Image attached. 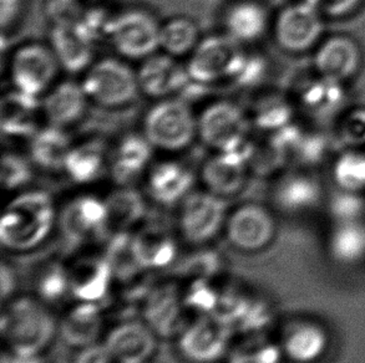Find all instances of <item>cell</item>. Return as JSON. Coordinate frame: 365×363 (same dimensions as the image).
Listing matches in <instances>:
<instances>
[{"mask_svg":"<svg viewBox=\"0 0 365 363\" xmlns=\"http://www.w3.org/2000/svg\"><path fill=\"white\" fill-rule=\"evenodd\" d=\"M41 113V100L19 90L11 89L1 98L0 121L1 132L11 140H28L39 130L38 115Z\"/></svg>","mask_w":365,"mask_h":363,"instance_id":"44dd1931","label":"cell"},{"mask_svg":"<svg viewBox=\"0 0 365 363\" xmlns=\"http://www.w3.org/2000/svg\"><path fill=\"white\" fill-rule=\"evenodd\" d=\"M227 199L211 191H192L178 204L180 236L192 246H207L225 231L228 216Z\"/></svg>","mask_w":365,"mask_h":363,"instance_id":"8992f818","label":"cell"},{"mask_svg":"<svg viewBox=\"0 0 365 363\" xmlns=\"http://www.w3.org/2000/svg\"><path fill=\"white\" fill-rule=\"evenodd\" d=\"M160 29L148 11L128 10L113 16L108 40L123 59L143 61L160 49Z\"/></svg>","mask_w":365,"mask_h":363,"instance_id":"30bf717a","label":"cell"},{"mask_svg":"<svg viewBox=\"0 0 365 363\" xmlns=\"http://www.w3.org/2000/svg\"><path fill=\"white\" fill-rule=\"evenodd\" d=\"M235 332L221 314L198 315L190 320L178 337V349L191 363H217L227 357Z\"/></svg>","mask_w":365,"mask_h":363,"instance_id":"52a82bcc","label":"cell"},{"mask_svg":"<svg viewBox=\"0 0 365 363\" xmlns=\"http://www.w3.org/2000/svg\"><path fill=\"white\" fill-rule=\"evenodd\" d=\"M158 335L145 321L128 320L114 326L104 342L119 363H148L158 347Z\"/></svg>","mask_w":365,"mask_h":363,"instance_id":"2e32d148","label":"cell"},{"mask_svg":"<svg viewBox=\"0 0 365 363\" xmlns=\"http://www.w3.org/2000/svg\"><path fill=\"white\" fill-rule=\"evenodd\" d=\"M43 9L51 26L76 25L86 10L83 0H45Z\"/></svg>","mask_w":365,"mask_h":363,"instance_id":"60d3db41","label":"cell"},{"mask_svg":"<svg viewBox=\"0 0 365 363\" xmlns=\"http://www.w3.org/2000/svg\"><path fill=\"white\" fill-rule=\"evenodd\" d=\"M365 211V203L359 193L343 191L331 201V213L338 221L354 223Z\"/></svg>","mask_w":365,"mask_h":363,"instance_id":"ee69618b","label":"cell"},{"mask_svg":"<svg viewBox=\"0 0 365 363\" xmlns=\"http://www.w3.org/2000/svg\"><path fill=\"white\" fill-rule=\"evenodd\" d=\"M361 54L354 40L336 35L326 40L314 55L317 74L327 79L344 83L361 69Z\"/></svg>","mask_w":365,"mask_h":363,"instance_id":"ffe728a7","label":"cell"},{"mask_svg":"<svg viewBox=\"0 0 365 363\" xmlns=\"http://www.w3.org/2000/svg\"><path fill=\"white\" fill-rule=\"evenodd\" d=\"M190 259L185 261L181 269L191 280H211L217 271V258L211 253H197Z\"/></svg>","mask_w":365,"mask_h":363,"instance_id":"f6af8a7d","label":"cell"},{"mask_svg":"<svg viewBox=\"0 0 365 363\" xmlns=\"http://www.w3.org/2000/svg\"><path fill=\"white\" fill-rule=\"evenodd\" d=\"M250 120L238 105L220 100L207 105L197 116L201 142L216 152H227L248 140Z\"/></svg>","mask_w":365,"mask_h":363,"instance_id":"9c48e42d","label":"cell"},{"mask_svg":"<svg viewBox=\"0 0 365 363\" xmlns=\"http://www.w3.org/2000/svg\"><path fill=\"white\" fill-rule=\"evenodd\" d=\"M73 146L65 128L48 125L29 140V158L34 167L45 172H64L65 161Z\"/></svg>","mask_w":365,"mask_h":363,"instance_id":"4316f807","label":"cell"},{"mask_svg":"<svg viewBox=\"0 0 365 363\" xmlns=\"http://www.w3.org/2000/svg\"><path fill=\"white\" fill-rule=\"evenodd\" d=\"M23 9V0H0V24L4 33L19 20Z\"/></svg>","mask_w":365,"mask_h":363,"instance_id":"681fc988","label":"cell"},{"mask_svg":"<svg viewBox=\"0 0 365 363\" xmlns=\"http://www.w3.org/2000/svg\"><path fill=\"white\" fill-rule=\"evenodd\" d=\"M143 130L155 149L182 152L198 137L197 116L182 98H163L148 108Z\"/></svg>","mask_w":365,"mask_h":363,"instance_id":"3957f363","label":"cell"},{"mask_svg":"<svg viewBox=\"0 0 365 363\" xmlns=\"http://www.w3.org/2000/svg\"><path fill=\"white\" fill-rule=\"evenodd\" d=\"M49 45L60 68L71 75L81 74L94 63V46L76 25L51 26Z\"/></svg>","mask_w":365,"mask_h":363,"instance_id":"603a6c76","label":"cell"},{"mask_svg":"<svg viewBox=\"0 0 365 363\" xmlns=\"http://www.w3.org/2000/svg\"><path fill=\"white\" fill-rule=\"evenodd\" d=\"M60 69L50 45L28 43L11 54L10 83L13 89L41 98L54 86Z\"/></svg>","mask_w":365,"mask_h":363,"instance_id":"ba28073f","label":"cell"},{"mask_svg":"<svg viewBox=\"0 0 365 363\" xmlns=\"http://www.w3.org/2000/svg\"><path fill=\"white\" fill-rule=\"evenodd\" d=\"M58 228L73 244H89L111 236L105 199L93 194L71 198L59 209Z\"/></svg>","mask_w":365,"mask_h":363,"instance_id":"8fae6325","label":"cell"},{"mask_svg":"<svg viewBox=\"0 0 365 363\" xmlns=\"http://www.w3.org/2000/svg\"><path fill=\"white\" fill-rule=\"evenodd\" d=\"M298 100L301 107L313 117H334L346 105L344 83L317 75L299 89Z\"/></svg>","mask_w":365,"mask_h":363,"instance_id":"83f0119b","label":"cell"},{"mask_svg":"<svg viewBox=\"0 0 365 363\" xmlns=\"http://www.w3.org/2000/svg\"><path fill=\"white\" fill-rule=\"evenodd\" d=\"M187 312L183 293L173 283L153 288L143 301V321L158 337L178 336L191 320Z\"/></svg>","mask_w":365,"mask_h":363,"instance_id":"5bb4252c","label":"cell"},{"mask_svg":"<svg viewBox=\"0 0 365 363\" xmlns=\"http://www.w3.org/2000/svg\"><path fill=\"white\" fill-rule=\"evenodd\" d=\"M104 330L100 304L76 301L59 320V336L65 344L79 349L99 341Z\"/></svg>","mask_w":365,"mask_h":363,"instance_id":"7402d4cb","label":"cell"},{"mask_svg":"<svg viewBox=\"0 0 365 363\" xmlns=\"http://www.w3.org/2000/svg\"><path fill=\"white\" fill-rule=\"evenodd\" d=\"M267 70L268 69H267L264 58H262L259 55L247 54L246 53L242 68L233 81L242 88H250L253 85L259 84V81L264 79Z\"/></svg>","mask_w":365,"mask_h":363,"instance_id":"bcb514c9","label":"cell"},{"mask_svg":"<svg viewBox=\"0 0 365 363\" xmlns=\"http://www.w3.org/2000/svg\"><path fill=\"white\" fill-rule=\"evenodd\" d=\"M81 85L90 101L100 107H126L138 98V73L118 58H103L93 63L83 76Z\"/></svg>","mask_w":365,"mask_h":363,"instance_id":"277c9868","label":"cell"},{"mask_svg":"<svg viewBox=\"0 0 365 363\" xmlns=\"http://www.w3.org/2000/svg\"><path fill=\"white\" fill-rule=\"evenodd\" d=\"M136 73L141 93L158 101L176 98V95L192 83L186 66H182L176 58L166 53H155L143 60Z\"/></svg>","mask_w":365,"mask_h":363,"instance_id":"9a60e30c","label":"cell"},{"mask_svg":"<svg viewBox=\"0 0 365 363\" xmlns=\"http://www.w3.org/2000/svg\"><path fill=\"white\" fill-rule=\"evenodd\" d=\"M327 152V142L319 133L302 132L292 151L291 158L312 166L321 162Z\"/></svg>","mask_w":365,"mask_h":363,"instance_id":"7bdbcfd3","label":"cell"},{"mask_svg":"<svg viewBox=\"0 0 365 363\" xmlns=\"http://www.w3.org/2000/svg\"><path fill=\"white\" fill-rule=\"evenodd\" d=\"M58 214L59 211L48 191H20L3 211L1 246L16 254L39 249L58 226Z\"/></svg>","mask_w":365,"mask_h":363,"instance_id":"6da1fadb","label":"cell"},{"mask_svg":"<svg viewBox=\"0 0 365 363\" xmlns=\"http://www.w3.org/2000/svg\"><path fill=\"white\" fill-rule=\"evenodd\" d=\"M226 363H281V351L274 344L247 340L231 347Z\"/></svg>","mask_w":365,"mask_h":363,"instance_id":"ab89813d","label":"cell"},{"mask_svg":"<svg viewBox=\"0 0 365 363\" xmlns=\"http://www.w3.org/2000/svg\"><path fill=\"white\" fill-rule=\"evenodd\" d=\"M135 256L143 270H158L178 259V241L163 226H145L133 231Z\"/></svg>","mask_w":365,"mask_h":363,"instance_id":"484cf974","label":"cell"},{"mask_svg":"<svg viewBox=\"0 0 365 363\" xmlns=\"http://www.w3.org/2000/svg\"><path fill=\"white\" fill-rule=\"evenodd\" d=\"M66 268L69 274L70 295L75 301L100 304L109 294L115 276L105 254L80 256Z\"/></svg>","mask_w":365,"mask_h":363,"instance_id":"e0dca14e","label":"cell"},{"mask_svg":"<svg viewBox=\"0 0 365 363\" xmlns=\"http://www.w3.org/2000/svg\"><path fill=\"white\" fill-rule=\"evenodd\" d=\"M331 169L333 179L341 191H365V151L361 148H351L341 153Z\"/></svg>","mask_w":365,"mask_h":363,"instance_id":"e575fe53","label":"cell"},{"mask_svg":"<svg viewBox=\"0 0 365 363\" xmlns=\"http://www.w3.org/2000/svg\"><path fill=\"white\" fill-rule=\"evenodd\" d=\"M0 329L5 349L40 357L59 335V320L38 296H14L3 304Z\"/></svg>","mask_w":365,"mask_h":363,"instance_id":"7a4b0ae2","label":"cell"},{"mask_svg":"<svg viewBox=\"0 0 365 363\" xmlns=\"http://www.w3.org/2000/svg\"><path fill=\"white\" fill-rule=\"evenodd\" d=\"M273 198L282 211H306L321 198V186L314 178L304 173H292L277 183Z\"/></svg>","mask_w":365,"mask_h":363,"instance_id":"1f68e13d","label":"cell"},{"mask_svg":"<svg viewBox=\"0 0 365 363\" xmlns=\"http://www.w3.org/2000/svg\"><path fill=\"white\" fill-rule=\"evenodd\" d=\"M35 293L48 305L58 302L70 295L68 268L59 263H50L44 266L35 278Z\"/></svg>","mask_w":365,"mask_h":363,"instance_id":"8d00e7d4","label":"cell"},{"mask_svg":"<svg viewBox=\"0 0 365 363\" xmlns=\"http://www.w3.org/2000/svg\"><path fill=\"white\" fill-rule=\"evenodd\" d=\"M293 107L286 98L279 96L263 98L252 112V122L258 130L274 133L292 123Z\"/></svg>","mask_w":365,"mask_h":363,"instance_id":"d590c367","label":"cell"},{"mask_svg":"<svg viewBox=\"0 0 365 363\" xmlns=\"http://www.w3.org/2000/svg\"><path fill=\"white\" fill-rule=\"evenodd\" d=\"M40 357H30V356H21L14 352H10L4 349V354L1 357V363H40Z\"/></svg>","mask_w":365,"mask_h":363,"instance_id":"816d5d0a","label":"cell"},{"mask_svg":"<svg viewBox=\"0 0 365 363\" xmlns=\"http://www.w3.org/2000/svg\"><path fill=\"white\" fill-rule=\"evenodd\" d=\"M324 18H341L358 8L361 0H306Z\"/></svg>","mask_w":365,"mask_h":363,"instance_id":"7dc6e473","label":"cell"},{"mask_svg":"<svg viewBox=\"0 0 365 363\" xmlns=\"http://www.w3.org/2000/svg\"><path fill=\"white\" fill-rule=\"evenodd\" d=\"M196 177L178 161H163L148 168L146 188L151 201L163 206H178L192 191Z\"/></svg>","mask_w":365,"mask_h":363,"instance_id":"ac0fdd59","label":"cell"},{"mask_svg":"<svg viewBox=\"0 0 365 363\" xmlns=\"http://www.w3.org/2000/svg\"><path fill=\"white\" fill-rule=\"evenodd\" d=\"M227 34L241 44L261 39L268 29V13L256 0H237L225 14Z\"/></svg>","mask_w":365,"mask_h":363,"instance_id":"4dcf8cb0","label":"cell"},{"mask_svg":"<svg viewBox=\"0 0 365 363\" xmlns=\"http://www.w3.org/2000/svg\"><path fill=\"white\" fill-rule=\"evenodd\" d=\"M200 40L196 23L183 16L168 20L160 29V49L176 59L191 55Z\"/></svg>","mask_w":365,"mask_h":363,"instance_id":"d6a6232c","label":"cell"},{"mask_svg":"<svg viewBox=\"0 0 365 363\" xmlns=\"http://www.w3.org/2000/svg\"><path fill=\"white\" fill-rule=\"evenodd\" d=\"M323 28V16L304 0L279 11L273 33L282 49L288 53H303L317 44Z\"/></svg>","mask_w":365,"mask_h":363,"instance_id":"4fadbf2b","label":"cell"},{"mask_svg":"<svg viewBox=\"0 0 365 363\" xmlns=\"http://www.w3.org/2000/svg\"><path fill=\"white\" fill-rule=\"evenodd\" d=\"M0 289H1V301L5 304L6 301L13 299L16 290V275L14 268L8 264L6 261H1L0 266Z\"/></svg>","mask_w":365,"mask_h":363,"instance_id":"f907efd6","label":"cell"},{"mask_svg":"<svg viewBox=\"0 0 365 363\" xmlns=\"http://www.w3.org/2000/svg\"><path fill=\"white\" fill-rule=\"evenodd\" d=\"M108 149L101 140L93 138L73 144L66 157L64 173L76 184H90L98 181L108 167Z\"/></svg>","mask_w":365,"mask_h":363,"instance_id":"f1b7e54d","label":"cell"},{"mask_svg":"<svg viewBox=\"0 0 365 363\" xmlns=\"http://www.w3.org/2000/svg\"><path fill=\"white\" fill-rule=\"evenodd\" d=\"M338 138L349 148L365 146V108L351 110L341 118Z\"/></svg>","mask_w":365,"mask_h":363,"instance_id":"b9f144b4","label":"cell"},{"mask_svg":"<svg viewBox=\"0 0 365 363\" xmlns=\"http://www.w3.org/2000/svg\"><path fill=\"white\" fill-rule=\"evenodd\" d=\"M248 169L247 164L227 153L217 152L203 162L200 169V181L206 191L228 199L243 191Z\"/></svg>","mask_w":365,"mask_h":363,"instance_id":"cb8c5ba5","label":"cell"},{"mask_svg":"<svg viewBox=\"0 0 365 363\" xmlns=\"http://www.w3.org/2000/svg\"><path fill=\"white\" fill-rule=\"evenodd\" d=\"M246 53L241 43L230 35H210L200 40L186 69L193 84L200 86L218 84L223 80L236 79L242 68Z\"/></svg>","mask_w":365,"mask_h":363,"instance_id":"5b68a950","label":"cell"},{"mask_svg":"<svg viewBox=\"0 0 365 363\" xmlns=\"http://www.w3.org/2000/svg\"><path fill=\"white\" fill-rule=\"evenodd\" d=\"M153 149L143 135L130 133L120 140L110 164L111 176L118 186H133L148 171Z\"/></svg>","mask_w":365,"mask_h":363,"instance_id":"d4e9b609","label":"cell"},{"mask_svg":"<svg viewBox=\"0 0 365 363\" xmlns=\"http://www.w3.org/2000/svg\"><path fill=\"white\" fill-rule=\"evenodd\" d=\"M34 164L30 158L23 157L19 153L4 152L1 157L0 181L4 191H24L33 179Z\"/></svg>","mask_w":365,"mask_h":363,"instance_id":"f35d334b","label":"cell"},{"mask_svg":"<svg viewBox=\"0 0 365 363\" xmlns=\"http://www.w3.org/2000/svg\"><path fill=\"white\" fill-rule=\"evenodd\" d=\"M326 344V335L321 329L303 325L287 335L284 351L293 361L311 362L321 356Z\"/></svg>","mask_w":365,"mask_h":363,"instance_id":"836d02e7","label":"cell"},{"mask_svg":"<svg viewBox=\"0 0 365 363\" xmlns=\"http://www.w3.org/2000/svg\"><path fill=\"white\" fill-rule=\"evenodd\" d=\"M41 98V115L48 125L65 130L84 117L90 101L81 83L74 80L56 83Z\"/></svg>","mask_w":365,"mask_h":363,"instance_id":"d6986e66","label":"cell"},{"mask_svg":"<svg viewBox=\"0 0 365 363\" xmlns=\"http://www.w3.org/2000/svg\"><path fill=\"white\" fill-rule=\"evenodd\" d=\"M115 361L109 349L103 342H94L78 349L73 363H113Z\"/></svg>","mask_w":365,"mask_h":363,"instance_id":"c3c4849f","label":"cell"},{"mask_svg":"<svg viewBox=\"0 0 365 363\" xmlns=\"http://www.w3.org/2000/svg\"><path fill=\"white\" fill-rule=\"evenodd\" d=\"M274 221L264 206L243 203L228 211L223 234L233 249L256 253L264 249L274 236Z\"/></svg>","mask_w":365,"mask_h":363,"instance_id":"7c38bea8","label":"cell"},{"mask_svg":"<svg viewBox=\"0 0 365 363\" xmlns=\"http://www.w3.org/2000/svg\"><path fill=\"white\" fill-rule=\"evenodd\" d=\"M333 254L341 261H354L365 253V231L356 223H343L331 239Z\"/></svg>","mask_w":365,"mask_h":363,"instance_id":"74e56055","label":"cell"},{"mask_svg":"<svg viewBox=\"0 0 365 363\" xmlns=\"http://www.w3.org/2000/svg\"><path fill=\"white\" fill-rule=\"evenodd\" d=\"M104 199L111 234L133 231L146 216V199L133 186H118Z\"/></svg>","mask_w":365,"mask_h":363,"instance_id":"f546056e","label":"cell"}]
</instances>
